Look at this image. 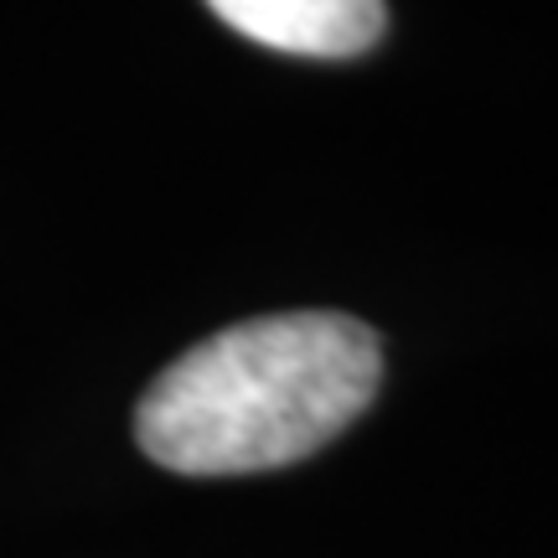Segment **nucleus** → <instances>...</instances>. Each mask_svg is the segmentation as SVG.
I'll return each instance as SVG.
<instances>
[{
	"instance_id": "1",
	"label": "nucleus",
	"mask_w": 558,
	"mask_h": 558,
	"mask_svg": "<svg viewBox=\"0 0 558 558\" xmlns=\"http://www.w3.org/2000/svg\"><path fill=\"white\" fill-rule=\"evenodd\" d=\"M378 331L341 311L239 320L181 352L135 409L140 450L177 476H254L316 456L373 403Z\"/></svg>"
},
{
	"instance_id": "2",
	"label": "nucleus",
	"mask_w": 558,
	"mask_h": 558,
	"mask_svg": "<svg viewBox=\"0 0 558 558\" xmlns=\"http://www.w3.org/2000/svg\"><path fill=\"white\" fill-rule=\"evenodd\" d=\"M239 37L295 58H362L388 32L383 0H207Z\"/></svg>"
}]
</instances>
